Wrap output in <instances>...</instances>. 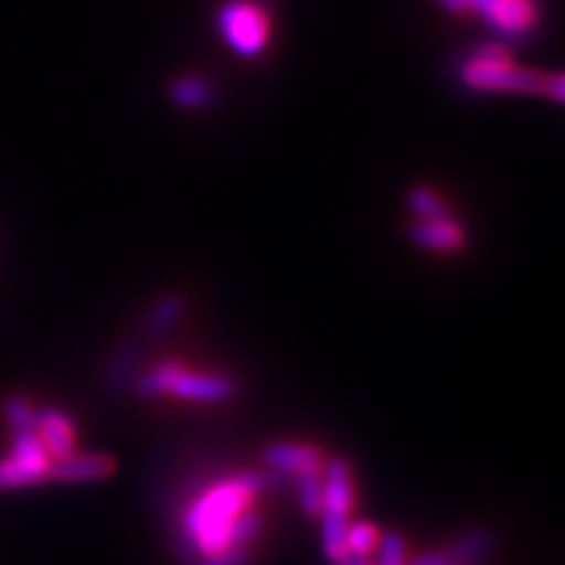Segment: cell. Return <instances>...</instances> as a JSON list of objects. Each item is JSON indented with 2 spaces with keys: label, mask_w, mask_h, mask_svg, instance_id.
Listing matches in <instances>:
<instances>
[{
  "label": "cell",
  "mask_w": 565,
  "mask_h": 565,
  "mask_svg": "<svg viewBox=\"0 0 565 565\" xmlns=\"http://www.w3.org/2000/svg\"><path fill=\"white\" fill-rule=\"evenodd\" d=\"M265 475L238 471L215 479L181 515V542L189 565H246L263 534L259 498L267 490Z\"/></svg>",
  "instance_id": "obj_1"
},
{
  "label": "cell",
  "mask_w": 565,
  "mask_h": 565,
  "mask_svg": "<svg viewBox=\"0 0 565 565\" xmlns=\"http://www.w3.org/2000/svg\"><path fill=\"white\" fill-rule=\"evenodd\" d=\"M461 79L469 89L477 92H519V95H545L555 103H563V76L540 74L515 66L505 45L494 42L475 51L461 68Z\"/></svg>",
  "instance_id": "obj_2"
},
{
  "label": "cell",
  "mask_w": 565,
  "mask_h": 565,
  "mask_svg": "<svg viewBox=\"0 0 565 565\" xmlns=\"http://www.w3.org/2000/svg\"><path fill=\"white\" fill-rule=\"evenodd\" d=\"M139 393L145 398L173 395L192 404H221L233 395V383L225 374L192 370L179 362H162L139 380Z\"/></svg>",
  "instance_id": "obj_3"
},
{
  "label": "cell",
  "mask_w": 565,
  "mask_h": 565,
  "mask_svg": "<svg viewBox=\"0 0 565 565\" xmlns=\"http://www.w3.org/2000/svg\"><path fill=\"white\" fill-rule=\"evenodd\" d=\"M53 458L38 433L17 429L9 454L0 458V492L26 490V487L51 482Z\"/></svg>",
  "instance_id": "obj_4"
},
{
  "label": "cell",
  "mask_w": 565,
  "mask_h": 565,
  "mask_svg": "<svg viewBox=\"0 0 565 565\" xmlns=\"http://www.w3.org/2000/svg\"><path fill=\"white\" fill-rule=\"evenodd\" d=\"M217 30L233 53L254 58L267 47L273 24L267 11L254 0H228L217 11Z\"/></svg>",
  "instance_id": "obj_5"
},
{
  "label": "cell",
  "mask_w": 565,
  "mask_h": 565,
  "mask_svg": "<svg viewBox=\"0 0 565 565\" xmlns=\"http://www.w3.org/2000/svg\"><path fill=\"white\" fill-rule=\"evenodd\" d=\"M466 13H479L494 32L511 40L526 38L540 24L536 0H466Z\"/></svg>",
  "instance_id": "obj_6"
},
{
  "label": "cell",
  "mask_w": 565,
  "mask_h": 565,
  "mask_svg": "<svg viewBox=\"0 0 565 565\" xmlns=\"http://www.w3.org/2000/svg\"><path fill=\"white\" fill-rule=\"evenodd\" d=\"M34 433H38L42 445L47 448L53 463L76 454V427L71 422V416L63 414L61 408H38Z\"/></svg>",
  "instance_id": "obj_7"
},
{
  "label": "cell",
  "mask_w": 565,
  "mask_h": 565,
  "mask_svg": "<svg viewBox=\"0 0 565 565\" xmlns=\"http://www.w3.org/2000/svg\"><path fill=\"white\" fill-rule=\"evenodd\" d=\"M113 471H116V458L108 454H71L51 466V482H100Z\"/></svg>",
  "instance_id": "obj_8"
},
{
  "label": "cell",
  "mask_w": 565,
  "mask_h": 565,
  "mask_svg": "<svg viewBox=\"0 0 565 565\" xmlns=\"http://www.w3.org/2000/svg\"><path fill=\"white\" fill-rule=\"evenodd\" d=\"M412 238L422 246V249L445 252V254L463 249V242H466L463 228L448 215V212L437 217H427V221L412 223Z\"/></svg>",
  "instance_id": "obj_9"
},
{
  "label": "cell",
  "mask_w": 565,
  "mask_h": 565,
  "mask_svg": "<svg viewBox=\"0 0 565 565\" xmlns=\"http://www.w3.org/2000/svg\"><path fill=\"white\" fill-rule=\"evenodd\" d=\"M265 461L270 463L275 471H280V475L286 477L324 469L320 450H317L315 445H303V443H275L265 450Z\"/></svg>",
  "instance_id": "obj_10"
},
{
  "label": "cell",
  "mask_w": 565,
  "mask_h": 565,
  "mask_svg": "<svg viewBox=\"0 0 565 565\" xmlns=\"http://www.w3.org/2000/svg\"><path fill=\"white\" fill-rule=\"evenodd\" d=\"M171 100L179 108H204L212 100V84L200 76H183L171 87Z\"/></svg>",
  "instance_id": "obj_11"
},
{
  "label": "cell",
  "mask_w": 565,
  "mask_h": 565,
  "mask_svg": "<svg viewBox=\"0 0 565 565\" xmlns=\"http://www.w3.org/2000/svg\"><path fill=\"white\" fill-rule=\"evenodd\" d=\"M380 529L370 524V521H349L345 526V547H349L351 555L372 557L374 550H377L380 542Z\"/></svg>",
  "instance_id": "obj_12"
},
{
  "label": "cell",
  "mask_w": 565,
  "mask_h": 565,
  "mask_svg": "<svg viewBox=\"0 0 565 565\" xmlns=\"http://www.w3.org/2000/svg\"><path fill=\"white\" fill-rule=\"evenodd\" d=\"M296 494H299V505L307 515H320L322 508V469L320 471H303L296 475Z\"/></svg>",
  "instance_id": "obj_13"
},
{
  "label": "cell",
  "mask_w": 565,
  "mask_h": 565,
  "mask_svg": "<svg viewBox=\"0 0 565 565\" xmlns=\"http://www.w3.org/2000/svg\"><path fill=\"white\" fill-rule=\"evenodd\" d=\"M408 207H412L416 221H427V217H437L448 212L445 202L440 200V194H435L433 189L427 186H416L414 192L408 194Z\"/></svg>",
  "instance_id": "obj_14"
},
{
  "label": "cell",
  "mask_w": 565,
  "mask_h": 565,
  "mask_svg": "<svg viewBox=\"0 0 565 565\" xmlns=\"http://www.w3.org/2000/svg\"><path fill=\"white\" fill-rule=\"evenodd\" d=\"M183 307H186V301H183L181 296H166V299H160L158 303H154L152 312H150V320H147L152 333H160V330L171 328V324L183 315Z\"/></svg>",
  "instance_id": "obj_15"
},
{
  "label": "cell",
  "mask_w": 565,
  "mask_h": 565,
  "mask_svg": "<svg viewBox=\"0 0 565 565\" xmlns=\"http://www.w3.org/2000/svg\"><path fill=\"white\" fill-rule=\"evenodd\" d=\"M487 542L490 540H487L484 532H469V534H463L461 540H456L454 545L448 547V553H450V557H454L456 565H471L479 555L484 553Z\"/></svg>",
  "instance_id": "obj_16"
},
{
  "label": "cell",
  "mask_w": 565,
  "mask_h": 565,
  "mask_svg": "<svg viewBox=\"0 0 565 565\" xmlns=\"http://www.w3.org/2000/svg\"><path fill=\"white\" fill-rule=\"evenodd\" d=\"M374 565H406L408 555H406V542L404 536L398 534H383L377 542V550L372 555Z\"/></svg>",
  "instance_id": "obj_17"
},
{
  "label": "cell",
  "mask_w": 565,
  "mask_h": 565,
  "mask_svg": "<svg viewBox=\"0 0 565 565\" xmlns=\"http://www.w3.org/2000/svg\"><path fill=\"white\" fill-rule=\"evenodd\" d=\"M406 565H456V563L448 550H429V553L414 557V561H408Z\"/></svg>",
  "instance_id": "obj_18"
},
{
  "label": "cell",
  "mask_w": 565,
  "mask_h": 565,
  "mask_svg": "<svg viewBox=\"0 0 565 565\" xmlns=\"http://www.w3.org/2000/svg\"><path fill=\"white\" fill-rule=\"evenodd\" d=\"M448 13H456V17H463L466 13V0H437Z\"/></svg>",
  "instance_id": "obj_19"
}]
</instances>
